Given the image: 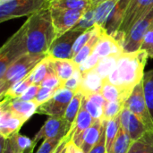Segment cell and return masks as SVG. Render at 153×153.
I'll return each mask as SVG.
<instances>
[{
  "label": "cell",
  "mask_w": 153,
  "mask_h": 153,
  "mask_svg": "<svg viewBox=\"0 0 153 153\" xmlns=\"http://www.w3.org/2000/svg\"><path fill=\"white\" fill-rule=\"evenodd\" d=\"M148 58V54L142 49L133 53L123 52L117 67L105 80L120 88L129 97L134 87L143 80Z\"/></svg>",
  "instance_id": "obj_1"
},
{
  "label": "cell",
  "mask_w": 153,
  "mask_h": 153,
  "mask_svg": "<svg viewBox=\"0 0 153 153\" xmlns=\"http://www.w3.org/2000/svg\"><path fill=\"white\" fill-rule=\"evenodd\" d=\"M27 48L30 54H47L56 39L49 7H45L26 20Z\"/></svg>",
  "instance_id": "obj_2"
},
{
  "label": "cell",
  "mask_w": 153,
  "mask_h": 153,
  "mask_svg": "<svg viewBox=\"0 0 153 153\" xmlns=\"http://www.w3.org/2000/svg\"><path fill=\"white\" fill-rule=\"evenodd\" d=\"M27 28L28 23L25 22L2 46L0 49V79L4 75L12 64L29 53L27 48Z\"/></svg>",
  "instance_id": "obj_3"
},
{
  "label": "cell",
  "mask_w": 153,
  "mask_h": 153,
  "mask_svg": "<svg viewBox=\"0 0 153 153\" xmlns=\"http://www.w3.org/2000/svg\"><path fill=\"white\" fill-rule=\"evenodd\" d=\"M47 56V54L28 53L12 64L6 70L4 75L0 79V96L2 97L15 82L26 78Z\"/></svg>",
  "instance_id": "obj_4"
},
{
  "label": "cell",
  "mask_w": 153,
  "mask_h": 153,
  "mask_svg": "<svg viewBox=\"0 0 153 153\" xmlns=\"http://www.w3.org/2000/svg\"><path fill=\"white\" fill-rule=\"evenodd\" d=\"M49 7V0H11L0 3V22L28 16Z\"/></svg>",
  "instance_id": "obj_5"
},
{
  "label": "cell",
  "mask_w": 153,
  "mask_h": 153,
  "mask_svg": "<svg viewBox=\"0 0 153 153\" xmlns=\"http://www.w3.org/2000/svg\"><path fill=\"white\" fill-rule=\"evenodd\" d=\"M152 8L153 0H130L120 29L114 38H116L123 46L126 36L134 25L148 14Z\"/></svg>",
  "instance_id": "obj_6"
},
{
  "label": "cell",
  "mask_w": 153,
  "mask_h": 153,
  "mask_svg": "<svg viewBox=\"0 0 153 153\" xmlns=\"http://www.w3.org/2000/svg\"><path fill=\"white\" fill-rule=\"evenodd\" d=\"M75 93L76 92L74 91L63 88L57 90L51 99L38 107L37 113L48 115L49 117H64L66 109Z\"/></svg>",
  "instance_id": "obj_7"
},
{
  "label": "cell",
  "mask_w": 153,
  "mask_h": 153,
  "mask_svg": "<svg viewBox=\"0 0 153 153\" xmlns=\"http://www.w3.org/2000/svg\"><path fill=\"white\" fill-rule=\"evenodd\" d=\"M124 108L134 114L149 130L153 131V122L146 104L143 82L134 87L129 98L126 101Z\"/></svg>",
  "instance_id": "obj_8"
},
{
  "label": "cell",
  "mask_w": 153,
  "mask_h": 153,
  "mask_svg": "<svg viewBox=\"0 0 153 153\" xmlns=\"http://www.w3.org/2000/svg\"><path fill=\"white\" fill-rule=\"evenodd\" d=\"M153 23V8L151 12L137 22L123 43V52L133 53L141 49L143 40Z\"/></svg>",
  "instance_id": "obj_9"
},
{
  "label": "cell",
  "mask_w": 153,
  "mask_h": 153,
  "mask_svg": "<svg viewBox=\"0 0 153 153\" xmlns=\"http://www.w3.org/2000/svg\"><path fill=\"white\" fill-rule=\"evenodd\" d=\"M82 32L75 29L57 37L52 43L48 56L55 59H73V48L75 41Z\"/></svg>",
  "instance_id": "obj_10"
},
{
  "label": "cell",
  "mask_w": 153,
  "mask_h": 153,
  "mask_svg": "<svg viewBox=\"0 0 153 153\" xmlns=\"http://www.w3.org/2000/svg\"><path fill=\"white\" fill-rule=\"evenodd\" d=\"M56 38L71 30L79 22L86 11L66 10L49 7Z\"/></svg>",
  "instance_id": "obj_11"
},
{
  "label": "cell",
  "mask_w": 153,
  "mask_h": 153,
  "mask_svg": "<svg viewBox=\"0 0 153 153\" xmlns=\"http://www.w3.org/2000/svg\"><path fill=\"white\" fill-rule=\"evenodd\" d=\"M71 130V126L66 122L64 117H50L39 133L35 135L33 142L35 144L40 140L46 139H58L63 140Z\"/></svg>",
  "instance_id": "obj_12"
},
{
  "label": "cell",
  "mask_w": 153,
  "mask_h": 153,
  "mask_svg": "<svg viewBox=\"0 0 153 153\" xmlns=\"http://www.w3.org/2000/svg\"><path fill=\"white\" fill-rule=\"evenodd\" d=\"M94 118L86 110L84 106L82 104L79 114L76 117L75 122L71 127L70 132L67 134L68 136L72 138V141L80 148H82L84 139V134L86 131L91 126L94 122Z\"/></svg>",
  "instance_id": "obj_13"
},
{
  "label": "cell",
  "mask_w": 153,
  "mask_h": 153,
  "mask_svg": "<svg viewBox=\"0 0 153 153\" xmlns=\"http://www.w3.org/2000/svg\"><path fill=\"white\" fill-rule=\"evenodd\" d=\"M120 123L123 129L133 141L138 140L147 131H149L144 124L126 108H124L120 113Z\"/></svg>",
  "instance_id": "obj_14"
},
{
  "label": "cell",
  "mask_w": 153,
  "mask_h": 153,
  "mask_svg": "<svg viewBox=\"0 0 153 153\" xmlns=\"http://www.w3.org/2000/svg\"><path fill=\"white\" fill-rule=\"evenodd\" d=\"M38 105L34 101H24L20 99H4L1 101L0 108L7 109L23 120H29L35 113H37Z\"/></svg>",
  "instance_id": "obj_15"
},
{
  "label": "cell",
  "mask_w": 153,
  "mask_h": 153,
  "mask_svg": "<svg viewBox=\"0 0 153 153\" xmlns=\"http://www.w3.org/2000/svg\"><path fill=\"white\" fill-rule=\"evenodd\" d=\"M26 121L16 114L0 108V134L8 139L13 134L18 133Z\"/></svg>",
  "instance_id": "obj_16"
},
{
  "label": "cell",
  "mask_w": 153,
  "mask_h": 153,
  "mask_svg": "<svg viewBox=\"0 0 153 153\" xmlns=\"http://www.w3.org/2000/svg\"><path fill=\"white\" fill-rule=\"evenodd\" d=\"M129 3L130 0H118V2L112 9L104 26V30L108 35L115 37L118 32Z\"/></svg>",
  "instance_id": "obj_17"
},
{
  "label": "cell",
  "mask_w": 153,
  "mask_h": 153,
  "mask_svg": "<svg viewBox=\"0 0 153 153\" xmlns=\"http://www.w3.org/2000/svg\"><path fill=\"white\" fill-rule=\"evenodd\" d=\"M92 53L100 59H102L109 56L121 55L123 53V46L116 38L105 32Z\"/></svg>",
  "instance_id": "obj_18"
},
{
  "label": "cell",
  "mask_w": 153,
  "mask_h": 153,
  "mask_svg": "<svg viewBox=\"0 0 153 153\" xmlns=\"http://www.w3.org/2000/svg\"><path fill=\"white\" fill-rule=\"evenodd\" d=\"M103 83L104 79H102L100 75L93 69L85 74H82V80L78 91L83 96L101 92Z\"/></svg>",
  "instance_id": "obj_19"
},
{
  "label": "cell",
  "mask_w": 153,
  "mask_h": 153,
  "mask_svg": "<svg viewBox=\"0 0 153 153\" xmlns=\"http://www.w3.org/2000/svg\"><path fill=\"white\" fill-rule=\"evenodd\" d=\"M105 32H106V30H104V28H102L101 26H99V25H95L93 33H92L91 39H89V41L83 46V48L73 58V60L78 65H82L92 54V52L94 51L97 44L99 43L100 39H101V37L103 36V34Z\"/></svg>",
  "instance_id": "obj_20"
},
{
  "label": "cell",
  "mask_w": 153,
  "mask_h": 153,
  "mask_svg": "<svg viewBox=\"0 0 153 153\" xmlns=\"http://www.w3.org/2000/svg\"><path fill=\"white\" fill-rule=\"evenodd\" d=\"M50 59L54 71L62 84L71 78L74 72L79 68V65L73 59H55L51 57Z\"/></svg>",
  "instance_id": "obj_21"
},
{
  "label": "cell",
  "mask_w": 153,
  "mask_h": 153,
  "mask_svg": "<svg viewBox=\"0 0 153 153\" xmlns=\"http://www.w3.org/2000/svg\"><path fill=\"white\" fill-rule=\"evenodd\" d=\"M105 120L101 119H95L91 126L86 131L84 134V139H83V143L82 146V150L84 152V153H89L91 150L95 146V144L98 143L102 128L104 126Z\"/></svg>",
  "instance_id": "obj_22"
},
{
  "label": "cell",
  "mask_w": 153,
  "mask_h": 153,
  "mask_svg": "<svg viewBox=\"0 0 153 153\" xmlns=\"http://www.w3.org/2000/svg\"><path fill=\"white\" fill-rule=\"evenodd\" d=\"M91 6V0H49V7L53 8L87 11Z\"/></svg>",
  "instance_id": "obj_23"
},
{
  "label": "cell",
  "mask_w": 153,
  "mask_h": 153,
  "mask_svg": "<svg viewBox=\"0 0 153 153\" xmlns=\"http://www.w3.org/2000/svg\"><path fill=\"white\" fill-rule=\"evenodd\" d=\"M6 143L13 150V152L15 153L25 152L26 151L31 149L32 147H35L36 145L33 140L25 135L20 134L19 132L13 134L8 139H6Z\"/></svg>",
  "instance_id": "obj_24"
},
{
  "label": "cell",
  "mask_w": 153,
  "mask_h": 153,
  "mask_svg": "<svg viewBox=\"0 0 153 153\" xmlns=\"http://www.w3.org/2000/svg\"><path fill=\"white\" fill-rule=\"evenodd\" d=\"M118 2V0H106L100 4H99L96 6H93V10H94V20H95V23L96 25L101 26L102 28H104L105 23L112 11V9L114 8V6L116 5V4Z\"/></svg>",
  "instance_id": "obj_25"
},
{
  "label": "cell",
  "mask_w": 153,
  "mask_h": 153,
  "mask_svg": "<svg viewBox=\"0 0 153 153\" xmlns=\"http://www.w3.org/2000/svg\"><path fill=\"white\" fill-rule=\"evenodd\" d=\"M127 153H153V131H147L138 140L134 141Z\"/></svg>",
  "instance_id": "obj_26"
},
{
  "label": "cell",
  "mask_w": 153,
  "mask_h": 153,
  "mask_svg": "<svg viewBox=\"0 0 153 153\" xmlns=\"http://www.w3.org/2000/svg\"><path fill=\"white\" fill-rule=\"evenodd\" d=\"M50 68V59L48 56H47L43 60H41L36 67L32 70V72L30 74V81L31 84L39 85L42 83L44 79L48 74Z\"/></svg>",
  "instance_id": "obj_27"
},
{
  "label": "cell",
  "mask_w": 153,
  "mask_h": 153,
  "mask_svg": "<svg viewBox=\"0 0 153 153\" xmlns=\"http://www.w3.org/2000/svg\"><path fill=\"white\" fill-rule=\"evenodd\" d=\"M101 94L107 101H116L121 100L126 103L129 98L120 88L104 80L103 87L101 90Z\"/></svg>",
  "instance_id": "obj_28"
},
{
  "label": "cell",
  "mask_w": 153,
  "mask_h": 153,
  "mask_svg": "<svg viewBox=\"0 0 153 153\" xmlns=\"http://www.w3.org/2000/svg\"><path fill=\"white\" fill-rule=\"evenodd\" d=\"M119 56L120 55H115L100 59L97 66L94 68V70L100 75L102 79L104 80L107 79L117 67V64Z\"/></svg>",
  "instance_id": "obj_29"
},
{
  "label": "cell",
  "mask_w": 153,
  "mask_h": 153,
  "mask_svg": "<svg viewBox=\"0 0 153 153\" xmlns=\"http://www.w3.org/2000/svg\"><path fill=\"white\" fill-rule=\"evenodd\" d=\"M121 127L120 123V115L115 117L114 119L106 121V148H107V153H109L111 147L113 145V143L115 142L118 133L119 129Z\"/></svg>",
  "instance_id": "obj_30"
},
{
  "label": "cell",
  "mask_w": 153,
  "mask_h": 153,
  "mask_svg": "<svg viewBox=\"0 0 153 153\" xmlns=\"http://www.w3.org/2000/svg\"><path fill=\"white\" fill-rule=\"evenodd\" d=\"M82 99H83V95L78 91L75 93V95L74 96V98L72 99V100L66 109L64 118L66 120V122L69 124V126H71V127L74 125V123L75 122L76 117L79 114V111H80L82 104Z\"/></svg>",
  "instance_id": "obj_31"
},
{
  "label": "cell",
  "mask_w": 153,
  "mask_h": 153,
  "mask_svg": "<svg viewBox=\"0 0 153 153\" xmlns=\"http://www.w3.org/2000/svg\"><path fill=\"white\" fill-rule=\"evenodd\" d=\"M133 142L134 141L130 138V136L126 133V131L121 126L119 129V133L115 142L113 143L109 153H127Z\"/></svg>",
  "instance_id": "obj_32"
},
{
  "label": "cell",
  "mask_w": 153,
  "mask_h": 153,
  "mask_svg": "<svg viewBox=\"0 0 153 153\" xmlns=\"http://www.w3.org/2000/svg\"><path fill=\"white\" fill-rule=\"evenodd\" d=\"M143 83L146 104L153 122V70L144 74Z\"/></svg>",
  "instance_id": "obj_33"
},
{
  "label": "cell",
  "mask_w": 153,
  "mask_h": 153,
  "mask_svg": "<svg viewBox=\"0 0 153 153\" xmlns=\"http://www.w3.org/2000/svg\"><path fill=\"white\" fill-rule=\"evenodd\" d=\"M29 76H30V74L26 78H24V79L15 82L13 85H12L6 91V92L1 97V99L2 100H4V99H11L12 100V99L20 98L24 93V91L31 85Z\"/></svg>",
  "instance_id": "obj_34"
},
{
  "label": "cell",
  "mask_w": 153,
  "mask_h": 153,
  "mask_svg": "<svg viewBox=\"0 0 153 153\" xmlns=\"http://www.w3.org/2000/svg\"><path fill=\"white\" fill-rule=\"evenodd\" d=\"M124 107H125V102L121 100L107 101L104 108V114H103L102 120L108 121L114 119L115 117L120 115Z\"/></svg>",
  "instance_id": "obj_35"
},
{
  "label": "cell",
  "mask_w": 153,
  "mask_h": 153,
  "mask_svg": "<svg viewBox=\"0 0 153 153\" xmlns=\"http://www.w3.org/2000/svg\"><path fill=\"white\" fill-rule=\"evenodd\" d=\"M95 20H94V10L93 6L89 8L82 17V19L79 21V22L74 26V29L80 30L82 32H84L88 30H91L95 27Z\"/></svg>",
  "instance_id": "obj_36"
},
{
  "label": "cell",
  "mask_w": 153,
  "mask_h": 153,
  "mask_svg": "<svg viewBox=\"0 0 153 153\" xmlns=\"http://www.w3.org/2000/svg\"><path fill=\"white\" fill-rule=\"evenodd\" d=\"M49 59H50V57H49ZM40 87H45V88H48V89H52V90H56V91L61 89V87H62L61 81L56 76V74L54 71V68H53V65L51 63V59H50V68H49L48 74L46 76V78L44 79V81L42 82V83L40 84Z\"/></svg>",
  "instance_id": "obj_37"
},
{
  "label": "cell",
  "mask_w": 153,
  "mask_h": 153,
  "mask_svg": "<svg viewBox=\"0 0 153 153\" xmlns=\"http://www.w3.org/2000/svg\"><path fill=\"white\" fill-rule=\"evenodd\" d=\"M82 73L81 72L80 67H79L74 72L73 76L62 84V88L74 91V92H77L79 90L80 84L82 82Z\"/></svg>",
  "instance_id": "obj_38"
},
{
  "label": "cell",
  "mask_w": 153,
  "mask_h": 153,
  "mask_svg": "<svg viewBox=\"0 0 153 153\" xmlns=\"http://www.w3.org/2000/svg\"><path fill=\"white\" fill-rule=\"evenodd\" d=\"M82 105L86 108V110L91 114V116L94 119H101L103 118V114H104V108H100L92 102H91L89 100H87L85 97L82 99Z\"/></svg>",
  "instance_id": "obj_39"
},
{
  "label": "cell",
  "mask_w": 153,
  "mask_h": 153,
  "mask_svg": "<svg viewBox=\"0 0 153 153\" xmlns=\"http://www.w3.org/2000/svg\"><path fill=\"white\" fill-rule=\"evenodd\" d=\"M141 49L148 54L149 58H153V23L143 40Z\"/></svg>",
  "instance_id": "obj_40"
},
{
  "label": "cell",
  "mask_w": 153,
  "mask_h": 153,
  "mask_svg": "<svg viewBox=\"0 0 153 153\" xmlns=\"http://www.w3.org/2000/svg\"><path fill=\"white\" fill-rule=\"evenodd\" d=\"M93 30H94V28L91 29V30H88L84 32H82L79 38L77 39V40L75 41L74 43V48H73V55H74V57L78 54V52L83 48V46L89 41V39H91L92 33H93Z\"/></svg>",
  "instance_id": "obj_41"
},
{
  "label": "cell",
  "mask_w": 153,
  "mask_h": 153,
  "mask_svg": "<svg viewBox=\"0 0 153 153\" xmlns=\"http://www.w3.org/2000/svg\"><path fill=\"white\" fill-rule=\"evenodd\" d=\"M56 90H52V89H48V88H45V87H40L36 98L34 99V102L38 105L40 106L43 103H45L46 101H48L49 99H51L53 97V95L56 93Z\"/></svg>",
  "instance_id": "obj_42"
},
{
  "label": "cell",
  "mask_w": 153,
  "mask_h": 153,
  "mask_svg": "<svg viewBox=\"0 0 153 153\" xmlns=\"http://www.w3.org/2000/svg\"><path fill=\"white\" fill-rule=\"evenodd\" d=\"M62 140L58 139H46L39 148L36 153H54Z\"/></svg>",
  "instance_id": "obj_43"
},
{
  "label": "cell",
  "mask_w": 153,
  "mask_h": 153,
  "mask_svg": "<svg viewBox=\"0 0 153 153\" xmlns=\"http://www.w3.org/2000/svg\"><path fill=\"white\" fill-rule=\"evenodd\" d=\"M100 58L95 55V54H91L82 65H79V67H80V70H81V72L82 73V74H85V73H87V72H89V71H91V70H93L96 66H97V65L99 64V62H100Z\"/></svg>",
  "instance_id": "obj_44"
},
{
  "label": "cell",
  "mask_w": 153,
  "mask_h": 153,
  "mask_svg": "<svg viewBox=\"0 0 153 153\" xmlns=\"http://www.w3.org/2000/svg\"><path fill=\"white\" fill-rule=\"evenodd\" d=\"M106 121L104 124V126L102 128V132L100 134V137L98 141V143L95 144V146L91 150L89 153H107V148H106Z\"/></svg>",
  "instance_id": "obj_45"
},
{
  "label": "cell",
  "mask_w": 153,
  "mask_h": 153,
  "mask_svg": "<svg viewBox=\"0 0 153 153\" xmlns=\"http://www.w3.org/2000/svg\"><path fill=\"white\" fill-rule=\"evenodd\" d=\"M40 89L39 85H35V84H31L25 91L24 93L18 99L24 100V101H33L34 99L36 98L39 91Z\"/></svg>",
  "instance_id": "obj_46"
},
{
  "label": "cell",
  "mask_w": 153,
  "mask_h": 153,
  "mask_svg": "<svg viewBox=\"0 0 153 153\" xmlns=\"http://www.w3.org/2000/svg\"><path fill=\"white\" fill-rule=\"evenodd\" d=\"M85 97L87 100H89L91 102H92L93 104L100 107V108H105V105L107 103V100H105V98L103 97V95L101 94V92H98V93H93V94H90L87 96H83Z\"/></svg>",
  "instance_id": "obj_47"
},
{
  "label": "cell",
  "mask_w": 153,
  "mask_h": 153,
  "mask_svg": "<svg viewBox=\"0 0 153 153\" xmlns=\"http://www.w3.org/2000/svg\"><path fill=\"white\" fill-rule=\"evenodd\" d=\"M66 153H84L82 148L78 147L72 140L69 141L66 146Z\"/></svg>",
  "instance_id": "obj_48"
},
{
  "label": "cell",
  "mask_w": 153,
  "mask_h": 153,
  "mask_svg": "<svg viewBox=\"0 0 153 153\" xmlns=\"http://www.w3.org/2000/svg\"><path fill=\"white\" fill-rule=\"evenodd\" d=\"M72 140V138L70 137V136H68V135H66L62 141H61V143H60V144L58 145V147L56 148V150L54 152V153H60L62 151H63V149L67 145V143H69V141H71Z\"/></svg>",
  "instance_id": "obj_49"
},
{
  "label": "cell",
  "mask_w": 153,
  "mask_h": 153,
  "mask_svg": "<svg viewBox=\"0 0 153 153\" xmlns=\"http://www.w3.org/2000/svg\"><path fill=\"white\" fill-rule=\"evenodd\" d=\"M34 148L35 147H32L31 149H30V150H28V151H26L25 152L23 153H33V150H34ZM2 153H15L13 152V150L10 148V146L7 144V143H5V147H4V152Z\"/></svg>",
  "instance_id": "obj_50"
},
{
  "label": "cell",
  "mask_w": 153,
  "mask_h": 153,
  "mask_svg": "<svg viewBox=\"0 0 153 153\" xmlns=\"http://www.w3.org/2000/svg\"><path fill=\"white\" fill-rule=\"evenodd\" d=\"M91 1H92V6H96L99 4H100V3H102V2H104L106 0H91Z\"/></svg>",
  "instance_id": "obj_51"
},
{
  "label": "cell",
  "mask_w": 153,
  "mask_h": 153,
  "mask_svg": "<svg viewBox=\"0 0 153 153\" xmlns=\"http://www.w3.org/2000/svg\"><path fill=\"white\" fill-rule=\"evenodd\" d=\"M66 146H67V145H66ZM66 146L63 149V151H62L60 153H66Z\"/></svg>",
  "instance_id": "obj_52"
},
{
  "label": "cell",
  "mask_w": 153,
  "mask_h": 153,
  "mask_svg": "<svg viewBox=\"0 0 153 153\" xmlns=\"http://www.w3.org/2000/svg\"><path fill=\"white\" fill-rule=\"evenodd\" d=\"M7 1H11V0H0V3H3V2H7Z\"/></svg>",
  "instance_id": "obj_53"
}]
</instances>
